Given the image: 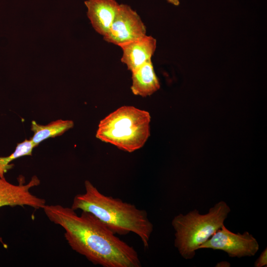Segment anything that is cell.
I'll return each mask as SVG.
<instances>
[{
    "instance_id": "6da1fadb",
    "label": "cell",
    "mask_w": 267,
    "mask_h": 267,
    "mask_svg": "<svg viewBox=\"0 0 267 267\" xmlns=\"http://www.w3.org/2000/svg\"><path fill=\"white\" fill-rule=\"evenodd\" d=\"M47 218L64 230L69 245L94 265L103 267H140L134 248L115 235L91 213L80 215L71 207L46 205L43 209Z\"/></svg>"
},
{
    "instance_id": "7a4b0ae2",
    "label": "cell",
    "mask_w": 267,
    "mask_h": 267,
    "mask_svg": "<svg viewBox=\"0 0 267 267\" xmlns=\"http://www.w3.org/2000/svg\"><path fill=\"white\" fill-rule=\"evenodd\" d=\"M84 185L85 192L74 197L71 208L91 213L115 234L135 233L145 248L149 246L153 225L145 210L119 198L104 195L88 180L85 181Z\"/></svg>"
},
{
    "instance_id": "3957f363",
    "label": "cell",
    "mask_w": 267,
    "mask_h": 267,
    "mask_svg": "<svg viewBox=\"0 0 267 267\" xmlns=\"http://www.w3.org/2000/svg\"><path fill=\"white\" fill-rule=\"evenodd\" d=\"M148 112L133 106H123L102 119L96 137L119 149L133 152L144 145L150 136Z\"/></svg>"
},
{
    "instance_id": "277c9868",
    "label": "cell",
    "mask_w": 267,
    "mask_h": 267,
    "mask_svg": "<svg viewBox=\"0 0 267 267\" xmlns=\"http://www.w3.org/2000/svg\"><path fill=\"white\" fill-rule=\"evenodd\" d=\"M230 212L227 203L221 201L205 214L194 209L185 215L179 214L174 217L172 221L175 231L174 245L181 256L186 260L193 258L199 246L224 224Z\"/></svg>"
},
{
    "instance_id": "5b68a950",
    "label": "cell",
    "mask_w": 267,
    "mask_h": 267,
    "mask_svg": "<svg viewBox=\"0 0 267 267\" xmlns=\"http://www.w3.org/2000/svg\"><path fill=\"white\" fill-rule=\"evenodd\" d=\"M210 249L225 252L230 258L252 257L259 249L257 239L249 232L234 233L223 224L198 249Z\"/></svg>"
},
{
    "instance_id": "8992f818",
    "label": "cell",
    "mask_w": 267,
    "mask_h": 267,
    "mask_svg": "<svg viewBox=\"0 0 267 267\" xmlns=\"http://www.w3.org/2000/svg\"><path fill=\"white\" fill-rule=\"evenodd\" d=\"M146 27L137 13L127 4H121L107 34L108 43L119 46L146 35Z\"/></svg>"
},
{
    "instance_id": "52a82bcc",
    "label": "cell",
    "mask_w": 267,
    "mask_h": 267,
    "mask_svg": "<svg viewBox=\"0 0 267 267\" xmlns=\"http://www.w3.org/2000/svg\"><path fill=\"white\" fill-rule=\"evenodd\" d=\"M18 184H13L4 178L0 177V207L28 206L35 209H43L46 201L33 194L30 189L40 184V180L34 176L27 183L22 178H18Z\"/></svg>"
},
{
    "instance_id": "ba28073f",
    "label": "cell",
    "mask_w": 267,
    "mask_h": 267,
    "mask_svg": "<svg viewBox=\"0 0 267 267\" xmlns=\"http://www.w3.org/2000/svg\"><path fill=\"white\" fill-rule=\"evenodd\" d=\"M123 51L121 61L131 72L151 60L156 48V40L150 36L120 46Z\"/></svg>"
},
{
    "instance_id": "9c48e42d",
    "label": "cell",
    "mask_w": 267,
    "mask_h": 267,
    "mask_svg": "<svg viewBox=\"0 0 267 267\" xmlns=\"http://www.w3.org/2000/svg\"><path fill=\"white\" fill-rule=\"evenodd\" d=\"M85 4L92 27L104 37L111 26L120 4L115 0H87Z\"/></svg>"
},
{
    "instance_id": "30bf717a",
    "label": "cell",
    "mask_w": 267,
    "mask_h": 267,
    "mask_svg": "<svg viewBox=\"0 0 267 267\" xmlns=\"http://www.w3.org/2000/svg\"><path fill=\"white\" fill-rule=\"evenodd\" d=\"M132 72L133 93L142 97L149 96L160 87L151 60L148 61Z\"/></svg>"
},
{
    "instance_id": "8fae6325",
    "label": "cell",
    "mask_w": 267,
    "mask_h": 267,
    "mask_svg": "<svg viewBox=\"0 0 267 267\" xmlns=\"http://www.w3.org/2000/svg\"><path fill=\"white\" fill-rule=\"evenodd\" d=\"M73 127L74 122L72 120L59 119L46 125H40L33 121L31 130L34 132V135L31 139L36 147L47 138L61 135Z\"/></svg>"
},
{
    "instance_id": "7c38bea8",
    "label": "cell",
    "mask_w": 267,
    "mask_h": 267,
    "mask_svg": "<svg viewBox=\"0 0 267 267\" xmlns=\"http://www.w3.org/2000/svg\"><path fill=\"white\" fill-rule=\"evenodd\" d=\"M25 151L20 146L17 145L15 151L7 157H0V177L4 178V173L13 167V164L10 163L16 159L24 156Z\"/></svg>"
},
{
    "instance_id": "4fadbf2b",
    "label": "cell",
    "mask_w": 267,
    "mask_h": 267,
    "mask_svg": "<svg viewBox=\"0 0 267 267\" xmlns=\"http://www.w3.org/2000/svg\"><path fill=\"white\" fill-rule=\"evenodd\" d=\"M267 266V249L261 253L258 258L256 260L254 267H263Z\"/></svg>"
},
{
    "instance_id": "5bb4252c",
    "label": "cell",
    "mask_w": 267,
    "mask_h": 267,
    "mask_svg": "<svg viewBox=\"0 0 267 267\" xmlns=\"http://www.w3.org/2000/svg\"><path fill=\"white\" fill-rule=\"evenodd\" d=\"M167 1L175 6H178L179 4V0H167Z\"/></svg>"
}]
</instances>
